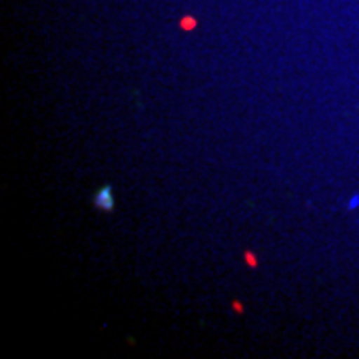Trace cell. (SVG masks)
<instances>
[{
    "instance_id": "6da1fadb",
    "label": "cell",
    "mask_w": 359,
    "mask_h": 359,
    "mask_svg": "<svg viewBox=\"0 0 359 359\" xmlns=\"http://www.w3.org/2000/svg\"><path fill=\"white\" fill-rule=\"evenodd\" d=\"M94 205L98 208V210H102V212H112L116 205L114 200V194H112V186H104L100 188L96 196H94Z\"/></svg>"
},
{
    "instance_id": "7a4b0ae2",
    "label": "cell",
    "mask_w": 359,
    "mask_h": 359,
    "mask_svg": "<svg viewBox=\"0 0 359 359\" xmlns=\"http://www.w3.org/2000/svg\"><path fill=\"white\" fill-rule=\"evenodd\" d=\"M359 208V194L351 196V200L347 202V210H358Z\"/></svg>"
}]
</instances>
